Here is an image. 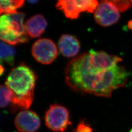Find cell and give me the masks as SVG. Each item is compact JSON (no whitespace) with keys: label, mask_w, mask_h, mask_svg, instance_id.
<instances>
[{"label":"cell","mask_w":132,"mask_h":132,"mask_svg":"<svg viewBox=\"0 0 132 132\" xmlns=\"http://www.w3.org/2000/svg\"><path fill=\"white\" fill-rule=\"evenodd\" d=\"M0 48L1 61L3 60L10 66H13L14 64V58L16 54L15 48L2 41L0 43Z\"/></svg>","instance_id":"7c38bea8"},{"label":"cell","mask_w":132,"mask_h":132,"mask_svg":"<svg viewBox=\"0 0 132 132\" xmlns=\"http://www.w3.org/2000/svg\"><path fill=\"white\" fill-rule=\"evenodd\" d=\"M23 0H1L0 1V12L2 14H12L24 5Z\"/></svg>","instance_id":"8fae6325"},{"label":"cell","mask_w":132,"mask_h":132,"mask_svg":"<svg viewBox=\"0 0 132 132\" xmlns=\"http://www.w3.org/2000/svg\"><path fill=\"white\" fill-rule=\"evenodd\" d=\"M36 79L33 71L24 64L13 69L5 82L13 94L11 103L20 108H29L33 101Z\"/></svg>","instance_id":"7a4b0ae2"},{"label":"cell","mask_w":132,"mask_h":132,"mask_svg":"<svg viewBox=\"0 0 132 132\" xmlns=\"http://www.w3.org/2000/svg\"><path fill=\"white\" fill-rule=\"evenodd\" d=\"M4 71V69L3 68V66H1V75H2L3 74V72Z\"/></svg>","instance_id":"2e32d148"},{"label":"cell","mask_w":132,"mask_h":132,"mask_svg":"<svg viewBox=\"0 0 132 132\" xmlns=\"http://www.w3.org/2000/svg\"><path fill=\"white\" fill-rule=\"evenodd\" d=\"M32 55L37 61L43 64H50L56 58L58 51L52 40L43 38L37 40L31 48Z\"/></svg>","instance_id":"8992f818"},{"label":"cell","mask_w":132,"mask_h":132,"mask_svg":"<svg viewBox=\"0 0 132 132\" xmlns=\"http://www.w3.org/2000/svg\"><path fill=\"white\" fill-rule=\"evenodd\" d=\"M59 52L67 57L76 56L80 50V43L76 37L70 34H64L60 38L58 43Z\"/></svg>","instance_id":"9c48e42d"},{"label":"cell","mask_w":132,"mask_h":132,"mask_svg":"<svg viewBox=\"0 0 132 132\" xmlns=\"http://www.w3.org/2000/svg\"><path fill=\"white\" fill-rule=\"evenodd\" d=\"M119 57L90 50L71 60L65 71L66 83L83 94L110 97L113 90L125 85L130 73L118 65Z\"/></svg>","instance_id":"6da1fadb"},{"label":"cell","mask_w":132,"mask_h":132,"mask_svg":"<svg viewBox=\"0 0 132 132\" xmlns=\"http://www.w3.org/2000/svg\"><path fill=\"white\" fill-rule=\"evenodd\" d=\"M24 24L28 36L34 38L40 37L45 32L47 23L43 15L37 14L28 19Z\"/></svg>","instance_id":"30bf717a"},{"label":"cell","mask_w":132,"mask_h":132,"mask_svg":"<svg viewBox=\"0 0 132 132\" xmlns=\"http://www.w3.org/2000/svg\"><path fill=\"white\" fill-rule=\"evenodd\" d=\"M15 125L20 132H35L40 127V119L37 114L29 110H24L15 117Z\"/></svg>","instance_id":"ba28073f"},{"label":"cell","mask_w":132,"mask_h":132,"mask_svg":"<svg viewBox=\"0 0 132 132\" xmlns=\"http://www.w3.org/2000/svg\"><path fill=\"white\" fill-rule=\"evenodd\" d=\"M98 5V2L96 0H60L56 7L62 10L68 18L76 19L82 12H94Z\"/></svg>","instance_id":"277c9868"},{"label":"cell","mask_w":132,"mask_h":132,"mask_svg":"<svg viewBox=\"0 0 132 132\" xmlns=\"http://www.w3.org/2000/svg\"><path fill=\"white\" fill-rule=\"evenodd\" d=\"M0 94V106L1 108H5L12 102L13 94L5 85L1 86Z\"/></svg>","instance_id":"4fadbf2b"},{"label":"cell","mask_w":132,"mask_h":132,"mask_svg":"<svg viewBox=\"0 0 132 132\" xmlns=\"http://www.w3.org/2000/svg\"><path fill=\"white\" fill-rule=\"evenodd\" d=\"M111 3L113 4L118 11L124 12L132 6V1H111Z\"/></svg>","instance_id":"5bb4252c"},{"label":"cell","mask_w":132,"mask_h":132,"mask_svg":"<svg viewBox=\"0 0 132 132\" xmlns=\"http://www.w3.org/2000/svg\"><path fill=\"white\" fill-rule=\"evenodd\" d=\"M94 19L101 26L107 27L116 24L120 18L119 12L111 1H102L95 10Z\"/></svg>","instance_id":"52a82bcc"},{"label":"cell","mask_w":132,"mask_h":132,"mask_svg":"<svg viewBox=\"0 0 132 132\" xmlns=\"http://www.w3.org/2000/svg\"><path fill=\"white\" fill-rule=\"evenodd\" d=\"M76 132H93V130L90 126L86 125L83 121L78 125Z\"/></svg>","instance_id":"9a60e30c"},{"label":"cell","mask_w":132,"mask_h":132,"mask_svg":"<svg viewBox=\"0 0 132 132\" xmlns=\"http://www.w3.org/2000/svg\"><path fill=\"white\" fill-rule=\"evenodd\" d=\"M23 12L4 14L0 18V38L2 41L14 45L27 42L28 35L26 31Z\"/></svg>","instance_id":"3957f363"},{"label":"cell","mask_w":132,"mask_h":132,"mask_svg":"<svg viewBox=\"0 0 132 132\" xmlns=\"http://www.w3.org/2000/svg\"><path fill=\"white\" fill-rule=\"evenodd\" d=\"M30 3H35V2H36L37 1H29Z\"/></svg>","instance_id":"e0dca14e"},{"label":"cell","mask_w":132,"mask_h":132,"mask_svg":"<svg viewBox=\"0 0 132 132\" xmlns=\"http://www.w3.org/2000/svg\"><path fill=\"white\" fill-rule=\"evenodd\" d=\"M45 119L46 126L54 132H64L71 124L68 109L59 104H53L50 107Z\"/></svg>","instance_id":"5b68a950"}]
</instances>
